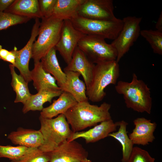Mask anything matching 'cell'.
Segmentation results:
<instances>
[{"instance_id": "19", "label": "cell", "mask_w": 162, "mask_h": 162, "mask_svg": "<svg viewBox=\"0 0 162 162\" xmlns=\"http://www.w3.org/2000/svg\"><path fill=\"white\" fill-rule=\"evenodd\" d=\"M77 103L70 94L63 92L50 105L43 109L40 113V116L51 118L61 114H64Z\"/></svg>"}, {"instance_id": "36", "label": "cell", "mask_w": 162, "mask_h": 162, "mask_svg": "<svg viewBox=\"0 0 162 162\" xmlns=\"http://www.w3.org/2000/svg\"><path fill=\"white\" fill-rule=\"evenodd\" d=\"M82 162H92V161L91 160L87 158L85 160Z\"/></svg>"}, {"instance_id": "30", "label": "cell", "mask_w": 162, "mask_h": 162, "mask_svg": "<svg viewBox=\"0 0 162 162\" xmlns=\"http://www.w3.org/2000/svg\"><path fill=\"white\" fill-rule=\"evenodd\" d=\"M155 159L147 151L138 147H134L127 162H154Z\"/></svg>"}, {"instance_id": "13", "label": "cell", "mask_w": 162, "mask_h": 162, "mask_svg": "<svg viewBox=\"0 0 162 162\" xmlns=\"http://www.w3.org/2000/svg\"><path fill=\"white\" fill-rule=\"evenodd\" d=\"M95 65L77 46L70 62L64 68V71L79 73L83 77L87 88L92 81Z\"/></svg>"}, {"instance_id": "7", "label": "cell", "mask_w": 162, "mask_h": 162, "mask_svg": "<svg viewBox=\"0 0 162 162\" xmlns=\"http://www.w3.org/2000/svg\"><path fill=\"white\" fill-rule=\"evenodd\" d=\"M105 39L98 36L86 35L80 40L77 46L95 64L116 60V50Z\"/></svg>"}, {"instance_id": "25", "label": "cell", "mask_w": 162, "mask_h": 162, "mask_svg": "<svg viewBox=\"0 0 162 162\" xmlns=\"http://www.w3.org/2000/svg\"><path fill=\"white\" fill-rule=\"evenodd\" d=\"M9 67L12 76L11 85L16 94L14 102L21 103L24 105L31 95L28 83L21 75L16 73L13 65L10 64Z\"/></svg>"}, {"instance_id": "22", "label": "cell", "mask_w": 162, "mask_h": 162, "mask_svg": "<svg viewBox=\"0 0 162 162\" xmlns=\"http://www.w3.org/2000/svg\"><path fill=\"white\" fill-rule=\"evenodd\" d=\"M85 0H57L52 15L63 20H70L77 15L80 6Z\"/></svg>"}, {"instance_id": "3", "label": "cell", "mask_w": 162, "mask_h": 162, "mask_svg": "<svg viewBox=\"0 0 162 162\" xmlns=\"http://www.w3.org/2000/svg\"><path fill=\"white\" fill-rule=\"evenodd\" d=\"M39 119L40 123L39 130L44 141L38 148L43 152L52 151L64 141L69 140L73 133L63 114L51 118L40 116Z\"/></svg>"}, {"instance_id": "11", "label": "cell", "mask_w": 162, "mask_h": 162, "mask_svg": "<svg viewBox=\"0 0 162 162\" xmlns=\"http://www.w3.org/2000/svg\"><path fill=\"white\" fill-rule=\"evenodd\" d=\"M48 153L49 162H82L88 156V151L75 140H65Z\"/></svg>"}, {"instance_id": "10", "label": "cell", "mask_w": 162, "mask_h": 162, "mask_svg": "<svg viewBox=\"0 0 162 162\" xmlns=\"http://www.w3.org/2000/svg\"><path fill=\"white\" fill-rule=\"evenodd\" d=\"M112 0H85L77 12V15L86 19L111 20L117 18L114 14Z\"/></svg>"}, {"instance_id": "28", "label": "cell", "mask_w": 162, "mask_h": 162, "mask_svg": "<svg viewBox=\"0 0 162 162\" xmlns=\"http://www.w3.org/2000/svg\"><path fill=\"white\" fill-rule=\"evenodd\" d=\"M31 19L4 12H0V31L10 27L26 23Z\"/></svg>"}, {"instance_id": "33", "label": "cell", "mask_w": 162, "mask_h": 162, "mask_svg": "<svg viewBox=\"0 0 162 162\" xmlns=\"http://www.w3.org/2000/svg\"><path fill=\"white\" fill-rule=\"evenodd\" d=\"M15 0H0V12H4L14 2Z\"/></svg>"}, {"instance_id": "16", "label": "cell", "mask_w": 162, "mask_h": 162, "mask_svg": "<svg viewBox=\"0 0 162 162\" xmlns=\"http://www.w3.org/2000/svg\"><path fill=\"white\" fill-rule=\"evenodd\" d=\"M14 144L28 148H38L43 143L42 135L39 130L20 128L8 135Z\"/></svg>"}, {"instance_id": "18", "label": "cell", "mask_w": 162, "mask_h": 162, "mask_svg": "<svg viewBox=\"0 0 162 162\" xmlns=\"http://www.w3.org/2000/svg\"><path fill=\"white\" fill-rule=\"evenodd\" d=\"M66 76L65 83L60 89L70 94L77 103L88 101L86 87L84 82L80 78V74L77 72L64 71Z\"/></svg>"}, {"instance_id": "12", "label": "cell", "mask_w": 162, "mask_h": 162, "mask_svg": "<svg viewBox=\"0 0 162 162\" xmlns=\"http://www.w3.org/2000/svg\"><path fill=\"white\" fill-rule=\"evenodd\" d=\"M39 19H35L32 30L30 39L26 45L21 49L16 51V60L14 65L16 68L21 75L28 83L32 81L29 64L32 58L33 44L38 36L40 24Z\"/></svg>"}, {"instance_id": "34", "label": "cell", "mask_w": 162, "mask_h": 162, "mask_svg": "<svg viewBox=\"0 0 162 162\" xmlns=\"http://www.w3.org/2000/svg\"><path fill=\"white\" fill-rule=\"evenodd\" d=\"M9 52L10 51L8 50L3 48L2 46L0 45V59L4 61Z\"/></svg>"}, {"instance_id": "15", "label": "cell", "mask_w": 162, "mask_h": 162, "mask_svg": "<svg viewBox=\"0 0 162 162\" xmlns=\"http://www.w3.org/2000/svg\"><path fill=\"white\" fill-rule=\"evenodd\" d=\"M117 127V122H114L111 119L102 122L87 131L73 133L68 141H72L82 138L87 143L95 142L109 136L110 133L116 130Z\"/></svg>"}, {"instance_id": "32", "label": "cell", "mask_w": 162, "mask_h": 162, "mask_svg": "<svg viewBox=\"0 0 162 162\" xmlns=\"http://www.w3.org/2000/svg\"><path fill=\"white\" fill-rule=\"evenodd\" d=\"M17 49V48L15 46L12 50L10 51L4 61L9 62L14 65L15 64L16 58V51Z\"/></svg>"}, {"instance_id": "35", "label": "cell", "mask_w": 162, "mask_h": 162, "mask_svg": "<svg viewBox=\"0 0 162 162\" xmlns=\"http://www.w3.org/2000/svg\"><path fill=\"white\" fill-rule=\"evenodd\" d=\"M155 28L157 30L162 32V12L159 16L155 25Z\"/></svg>"}, {"instance_id": "31", "label": "cell", "mask_w": 162, "mask_h": 162, "mask_svg": "<svg viewBox=\"0 0 162 162\" xmlns=\"http://www.w3.org/2000/svg\"><path fill=\"white\" fill-rule=\"evenodd\" d=\"M57 0H39L40 11L43 18H48L52 14Z\"/></svg>"}, {"instance_id": "27", "label": "cell", "mask_w": 162, "mask_h": 162, "mask_svg": "<svg viewBox=\"0 0 162 162\" xmlns=\"http://www.w3.org/2000/svg\"><path fill=\"white\" fill-rule=\"evenodd\" d=\"M34 148L20 146H13L0 145V158H7L11 160H16Z\"/></svg>"}, {"instance_id": "9", "label": "cell", "mask_w": 162, "mask_h": 162, "mask_svg": "<svg viewBox=\"0 0 162 162\" xmlns=\"http://www.w3.org/2000/svg\"><path fill=\"white\" fill-rule=\"evenodd\" d=\"M86 35L76 29L69 20H64L59 39L55 48L68 64L80 40Z\"/></svg>"}, {"instance_id": "21", "label": "cell", "mask_w": 162, "mask_h": 162, "mask_svg": "<svg viewBox=\"0 0 162 162\" xmlns=\"http://www.w3.org/2000/svg\"><path fill=\"white\" fill-rule=\"evenodd\" d=\"M40 62L44 70L55 78L59 88L65 83L66 75L60 65L55 47L41 59Z\"/></svg>"}, {"instance_id": "29", "label": "cell", "mask_w": 162, "mask_h": 162, "mask_svg": "<svg viewBox=\"0 0 162 162\" xmlns=\"http://www.w3.org/2000/svg\"><path fill=\"white\" fill-rule=\"evenodd\" d=\"M48 153L43 152L38 148H35L20 158L11 162H49Z\"/></svg>"}, {"instance_id": "14", "label": "cell", "mask_w": 162, "mask_h": 162, "mask_svg": "<svg viewBox=\"0 0 162 162\" xmlns=\"http://www.w3.org/2000/svg\"><path fill=\"white\" fill-rule=\"evenodd\" d=\"M135 128L129 137L133 144L146 146L155 140L154 133L157 124L151 120L139 117L133 121Z\"/></svg>"}, {"instance_id": "20", "label": "cell", "mask_w": 162, "mask_h": 162, "mask_svg": "<svg viewBox=\"0 0 162 162\" xmlns=\"http://www.w3.org/2000/svg\"><path fill=\"white\" fill-rule=\"evenodd\" d=\"M4 12L32 18H41L38 0H15Z\"/></svg>"}, {"instance_id": "24", "label": "cell", "mask_w": 162, "mask_h": 162, "mask_svg": "<svg viewBox=\"0 0 162 162\" xmlns=\"http://www.w3.org/2000/svg\"><path fill=\"white\" fill-rule=\"evenodd\" d=\"M119 128L116 132L110 133L109 136L113 137L121 144L122 146V162H127L134 148V144L128 135L126 130L128 123L122 120L117 122Z\"/></svg>"}, {"instance_id": "6", "label": "cell", "mask_w": 162, "mask_h": 162, "mask_svg": "<svg viewBox=\"0 0 162 162\" xmlns=\"http://www.w3.org/2000/svg\"><path fill=\"white\" fill-rule=\"evenodd\" d=\"M70 20L76 29L85 35L113 40L118 36L123 26L122 20L118 18L103 20L88 19L77 15Z\"/></svg>"}, {"instance_id": "17", "label": "cell", "mask_w": 162, "mask_h": 162, "mask_svg": "<svg viewBox=\"0 0 162 162\" xmlns=\"http://www.w3.org/2000/svg\"><path fill=\"white\" fill-rule=\"evenodd\" d=\"M63 92L60 88L41 89L37 94H31L23 105L22 112L26 113L30 111H41L45 103H51L53 98L59 97Z\"/></svg>"}, {"instance_id": "2", "label": "cell", "mask_w": 162, "mask_h": 162, "mask_svg": "<svg viewBox=\"0 0 162 162\" xmlns=\"http://www.w3.org/2000/svg\"><path fill=\"white\" fill-rule=\"evenodd\" d=\"M115 89L118 93L123 95L128 108L138 112L151 113L152 99L150 88L143 80L138 79L135 73L130 82L119 81Z\"/></svg>"}, {"instance_id": "1", "label": "cell", "mask_w": 162, "mask_h": 162, "mask_svg": "<svg viewBox=\"0 0 162 162\" xmlns=\"http://www.w3.org/2000/svg\"><path fill=\"white\" fill-rule=\"evenodd\" d=\"M111 104L106 102L98 106L84 101L77 103L64 115L74 133L111 119Z\"/></svg>"}, {"instance_id": "8", "label": "cell", "mask_w": 162, "mask_h": 162, "mask_svg": "<svg viewBox=\"0 0 162 162\" xmlns=\"http://www.w3.org/2000/svg\"><path fill=\"white\" fill-rule=\"evenodd\" d=\"M142 18L129 16L122 20L123 26L117 37L110 44L117 53L116 61L118 62L129 50L140 35V23Z\"/></svg>"}, {"instance_id": "23", "label": "cell", "mask_w": 162, "mask_h": 162, "mask_svg": "<svg viewBox=\"0 0 162 162\" xmlns=\"http://www.w3.org/2000/svg\"><path fill=\"white\" fill-rule=\"evenodd\" d=\"M30 76L33 86L38 92L43 89L59 88L55 78L43 69L40 61L34 63Z\"/></svg>"}, {"instance_id": "4", "label": "cell", "mask_w": 162, "mask_h": 162, "mask_svg": "<svg viewBox=\"0 0 162 162\" xmlns=\"http://www.w3.org/2000/svg\"><path fill=\"white\" fill-rule=\"evenodd\" d=\"M120 74L118 62L116 60L95 64L92 81L86 88V94L91 101H102L106 95L104 91L110 84H116Z\"/></svg>"}, {"instance_id": "26", "label": "cell", "mask_w": 162, "mask_h": 162, "mask_svg": "<svg viewBox=\"0 0 162 162\" xmlns=\"http://www.w3.org/2000/svg\"><path fill=\"white\" fill-rule=\"evenodd\" d=\"M140 35L148 43L154 53L162 55V32L145 29L141 30Z\"/></svg>"}, {"instance_id": "5", "label": "cell", "mask_w": 162, "mask_h": 162, "mask_svg": "<svg viewBox=\"0 0 162 162\" xmlns=\"http://www.w3.org/2000/svg\"><path fill=\"white\" fill-rule=\"evenodd\" d=\"M41 19L38 38L33 45L32 58L34 63L40 62L55 46L60 38L64 21L52 16Z\"/></svg>"}]
</instances>
